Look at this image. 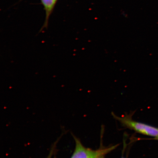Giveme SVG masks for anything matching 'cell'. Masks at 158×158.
<instances>
[{"instance_id": "cell-5", "label": "cell", "mask_w": 158, "mask_h": 158, "mask_svg": "<svg viewBox=\"0 0 158 158\" xmlns=\"http://www.w3.org/2000/svg\"><path fill=\"white\" fill-rule=\"evenodd\" d=\"M155 139H156L158 140V135H157V137H155Z\"/></svg>"}, {"instance_id": "cell-1", "label": "cell", "mask_w": 158, "mask_h": 158, "mask_svg": "<svg viewBox=\"0 0 158 158\" xmlns=\"http://www.w3.org/2000/svg\"><path fill=\"white\" fill-rule=\"evenodd\" d=\"M75 148L70 158H99L111 152L118 147V145L110 147L93 150L86 148L82 145L80 140L74 137Z\"/></svg>"}, {"instance_id": "cell-4", "label": "cell", "mask_w": 158, "mask_h": 158, "mask_svg": "<svg viewBox=\"0 0 158 158\" xmlns=\"http://www.w3.org/2000/svg\"><path fill=\"white\" fill-rule=\"evenodd\" d=\"M52 152H51V153L50 154V155H49L48 157L47 158H51V156H52Z\"/></svg>"}, {"instance_id": "cell-2", "label": "cell", "mask_w": 158, "mask_h": 158, "mask_svg": "<svg viewBox=\"0 0 158 158\" xmlns=\"http://www.w3.org/2000/svg\"><path fill=\"white\" fill-rule=\"evenodd\" d=\"M114 117L122 125L134 130L137 133L151 137H156L158 135V128L141 122L136 121L129 116L118 117L113 114Z\"/></svg>"}, {"instance_id": "cell-6", "label": "cell", "mask_w": 158, "mask_h": 158, "mask_svg": "<svg viewBox=\"0 0 158 158\" xmlns=\"http://www.w3.org/2000/svg\"><path fill=\"white\" fill-rule=\"evenodd\" d=\"M104 156H102L101 157H99V158H104Z\"/></svg>"}, {"instance_id": "cell-7", "label": "cell", "mask_w": 158, "mask_h": 158, "mask_svg": "<svg viewBox=\"0 0 158 158\" xmlns=\"http://www.w3.org/2000/svg\"><path fill=\"white\" fill-rule=\"evenodd\" d=\"M121 158H126L124 157L123 156H122V157H121Z\"/></svg>"}, {"instance_id": "cell-8", "label": "cell", "mask_w": 158, "mask_h": 158, "mask_svg": "<svg viewBox=\"0 0 158 158\" xmlns=\"http://www.w3.org/2000/svg\"><path fill=\"white\" fill-rule=\"evenodd\" d=\"M55 1H56V2H57V1H58V0H55Z\"/></svg>"}, {"instance_id": "cell-3", "label": "cell", "mask_w": 158, "mask_h": 158, "mask_svg": "<svg viewBox=\"0 0 158 158\" xmlns=\"http://www.w3.org/2000/svg\"><path fill=\"white\" fill-rule=\"evenodd\" d=\"M41 1L43 6H44L45 11V15H46L45 23L43 27V28H45L48 26L49 16L52 12L56 2L55 0H41Z\"/></svg>"}]
</instances>
